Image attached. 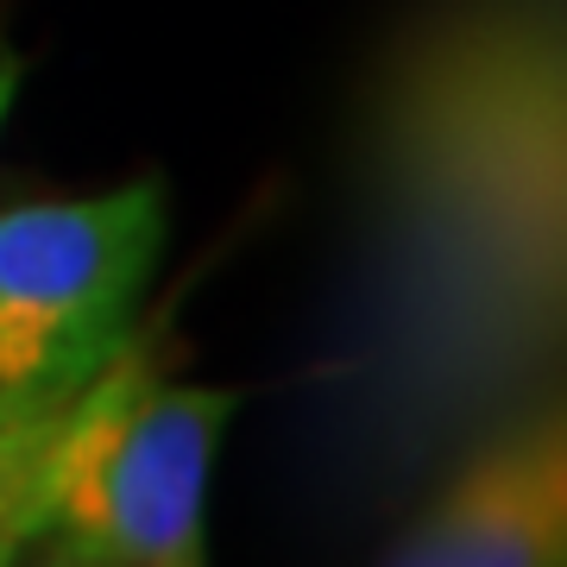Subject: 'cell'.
<instances>
[{"instance_id":"6","label":"cell","mask_w":567,"mask_h":567,"mask_svg":"<svg viewBox=\"0 0 567 567\" xmlns=\"http://www.w3.org/2000/svg\"><path fill=\"white\" fill-rule=\"evenodd\" d=\"M0 567H107V561H95V555H82V548H70V543H58V536H25L13 555Z\"/></svg>"},{"instance_id":"2","label":"cell","mask_w":567,"mask_h":567,"mask_svg":"<svg viewBox=\"0 0 567 567\" xmlns=\"http://www.w3.org/2000/svg\"><path fill=\"white\" fill-rule=\"evenodd\" d=\"M240 398L177 385L121 341L70 398L39 466V529L107 567H203L208 473Z\"/></svg>"},{"instance_id":"4","label":"cell","mask_w":567,"mask_h":567,"mask_svg":"<svg viewBox=\"0 0 567 567\" xmlns=\"http://www.w3.org/2000/svg\"><path fill=\"white\" fill-rule=\"evenodd\" d=\"M567 561V435L561 410H517L447 480L385 567H561Z\"/></svg>"},{"instance_id":"5","label":"cell","mask_w":567,"mask_h":567,"mask_svg":"<svg viewBox=\"0 0 567 567\" xmlns=\"http://www.w3.org/2000/svg\"><path fill=\"white\" fill-rule=\"evenodd\" d=\"M76 391H0V505L39 486L44 447H51Z\"/></svg>"},{"instance_id":"3","label":"cell","mask_w":567,"mask_h":567,"mask_svg":"<svg viewBox=\"0 0 567 567\" xmlns=\"http://www.w3.org/2000/svg\"><path fill=\"white\" fill-rule=\"evenodd\" d=\"M164 246V183L0 215V391H76L126 341Z\"/></svg>"},{"instance_id":"8","label":"cell","mask_w":567,"mask_h":567,"mask_svg":"<svg viewBox=\"0 0 567 567\" xmlns=\"http://www.w3.org/2000/svg\"><path fill=\"white\" fill-rule=\"evenodd\" d=\"M20 76H25V63L0 44V121H7V107H13V95H20Z\"/></svg>"},{"instance_id":"7","label":"cell","mask_w":567,"mask_h":567,"mask_svg":"<svg viewBox=\"0 0 567 567\" xmlns=\"http://www.w3.org/2000/svg\"><path fill=\"white\" fill-rule=\"evenodd\" d=\"M25 536H39V486L25 492V498H7V505H0V561H7Z\"/></svg>"},{"instance_id":"1","label":"cell","mask_w":567,"mask_h":567,"mask_svg":"<svg viewBox=\"0 0 567 567\" xmlns=\"http://www.w3.org/2000/svg\"><path fill=\"white\" fill-rule=\"evenodd\" d=\"M567 107L543 0H461L385 70L365 140V404L385 473L529 410L561 347Z\"/></svg>"}]
</instances>
